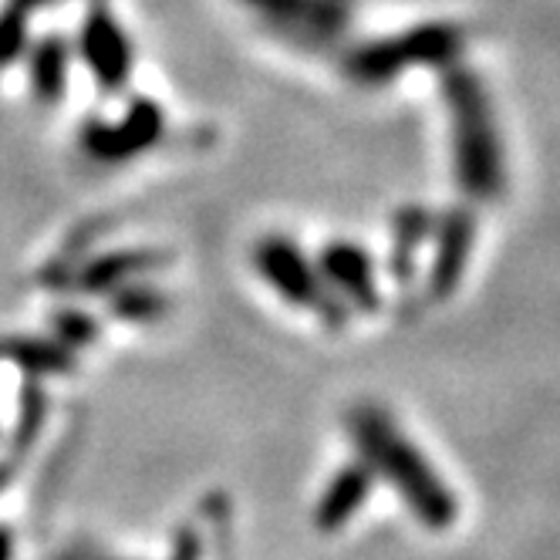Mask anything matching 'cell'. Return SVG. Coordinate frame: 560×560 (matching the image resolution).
Wrapping results in <instances>:
<instances>
[{
  "label": "cell",
  "instance_id": "cell-1",
  "mask_svg": "<svg viewBox=\"0 0 560 560\" xmlns=\"http://www.w3.org/2000/svg\"><path fill=\"white\" fill-rule=\"evenodd\" d=\"M351 435L365 466L372 472H382L388 483L402 493L406 506L412 510L419 524L432 530H446L456 524V513H459L456 497L446 490V483L429 466V459L395 429V422L382 409L375 406L354 409Z\"/></svg>",
  "mask_w": 560,
  "mask_h": 560
},
{
  "label": "cell",
  "instance_id": "cell-2",
  "mask_svg": "<svg viewBox=\"0 0 560 560\" xmlns=\"http://www.w3.org/2000/svg\"><path fill=\"white\" fill-rule=\"evenodd\" d=\"M453 115H456V170L463 179V189L469 196L487 199L500 189L503 170H500V142L493 136L490 112L483 105V95L476 85L459 82L453 92Z\"/></svg>",
  "mask_w": 560,
  "mask_h": 560
},
{
  "label": "cell",
  "instance_id": "cell-3",
  "mask_svg": "<svg viewBox=\"0 0 560 560\" xmlns=\"http://www.w3.org/2000/svg\"><path fill=\"white\" fill-rule=\"evenodd\" d=\"M254 264L267 284L291 304L301 307H317L325 304L322 294V273L311 267L304 250L284 236H267L254 250Z\"/></svg>",
  "mask_w": 560,
  "mask_h": 560
},
{
  "label": "cell",
  "instance_id": "cell-4",
  "mask_svg": "<svg viewBox=\"0 0 560 560\" xmlns=\"http://www.w3.org/2000/svg\"><path fill=\"white\" fill-rule=\"evenodd\" d=\"M317 273H322L335 291H341V298H348L354 307L372 311L378 304L372 260L358 244H345V240H341V244L325 247Z\"/></svg>",
  "mask_w": 560,
  "mask_h": 560
},
{
  "label": "cell",
  "instance_id": "cell-5",
  "mask_svg": "<svg viewBox=\"0 0 560 560\" xmlns=\"http://www.w3.org/2000/svg\"><path fill=\"white\" fill-rule=\"evenodd\" d=\"M375 487V472L365 466V463H354V466H345L335 479L331 487L325 490L322 503H317V513H314V524L322 530H338L345 527L348 520L362 510V503L369 500Z\"/></svg>",
  "mask_w": 560,
  "mask_h": 560
},
{
  "label": "cell",
  "instance_id": "cell-6",
  "mask_svg": "<svg viewBox=\"0 0 560 560\" xmlns=\"http://www.w3.org/2000/svg\"><path fill=\"white\" fill-rule=\"evenodd\" d=\"M472 250V217L466 210H456L446 217L443 230H439V247H435V267H432V291L446 298L466 270Z\"/></svg>",
  "mask_w": 560,
  "mask_h": 560
},
{
  "label": "cell",
  "instance_id": "cell-7",
  "mask_svg": "<svg viewBox=\"0 0 560 560\" xmlns=\"http://www.w3.org/2000/svg\"><path fill=\"white\" fill-rule=\"evenodd\" d=\"M152 139H159V112L142 102L132 118H126L118 129H95L92 132V152L98 159H122L139 149H145Z\"/></svg>",
  "mask_w": 560,
  "mask_h": 560
},
{
  "label": "cell",
  "instance_id": "cell-8",
  "mask_svg": "<svg viewBox=\"0 0 560 560\" xmlns=\"http://www.w3.org/2000/svg\"><path fill=\"white\" fill-rule=\"evenodd\" d=\"M89 61L98 74V82L105 89H118L126 78V68H129V55H126V45L122 37H118V31L102 21V24H92L89 31Z\"/></svg>",
  "mask_w": 560,
  "mask_h": 560
},
{
  "label": "cell",
  "instance_id": "cell-9",
  "mask_svg": "<svg viewBox=\"0 0 560 560\" xmlns=\"http://www.w3.org/2000/svg\"><path fill=\"white\" fill-rule=\"evenodd\" d=\"M145 257L142 254H118V257H108V260H98L89 273H85V284L95 288V291H105L112 284H118L122 277H129Z\"/></svg>",
  "mask_w": 560,
  "mask_h": 560
},
{
  "label": "cell",
  "instance_id": "cell-10",
  "mask_svg": "<svg viewBox=\"0 0 560 560\" xmlns=\"http://www.w3.org/2000/svg\"><path fill=\"white\" fill-rule=\"evenodd\" d=\"M14 557V544H11V534L0 530V560H11Z\"/></svg>",
  "mask_w": 560,
  "mask_h": 560
}]
</instances>
